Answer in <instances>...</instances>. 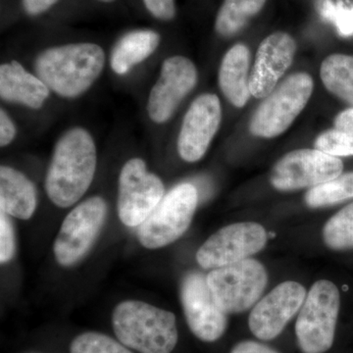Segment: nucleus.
<instances>
[{
  "mask_svg": "<svg viewBox=\"0 0 353 353\" xmlns=\"http://www.w3.org/2000/svg\"><path fill=\"white\" fill-rule=\"evenodd\" d=\"M97 148L90 132L74 128L58 139L53 152L46 190L55 205L66 208L85 194L97 170Z\"/></svg>",
  "mask_w": 353,
  "mask_h": 353,
  "instance_id": "f257e3e1",
  "label": "nucleus"
},
{
  "mask_svg": "<svg viewBox=\"0 0 353 353\" xmlns=\"http://www.w3.org/2000/svg\"><path fill=\"white\" fill-rule=\"evenodd\" d=\"M105 65V53L95 43H70L48 48L34 61L37 76L62 97H80L94 85Z\"/></svg>",
  "mask_w": 353,
  "mask_h": 353,
  "instance_id": "f03ea898",
  "label": "nucleus"
},
{
  "mask_svg": "<svg viewBox=\"0 0 353 353\" xmlns=\"http://www.w3.org/2000/svg\"><path fill=\"white\" fill-rule=\"evenodd\" d=\"M112 326L120 343L141 353H171L178 343L175 315L143 301L118 304Z\"/></svg>",
  "mask_w": 353,
  "mask_h": 353,
  "instance_id": "7ed1b4c3",
  "label": "nucleus"
},
{
  "mask_svg": "<svg viewBox=\"0 0 353 353\" xmlns=\"http://www.w3.org/2000/svg\"><path fill=\"white\" fill-rule=\"evenodd\" d=\"M341 296L331 281L312 285L296 323L297 343L303 353H325L333 345L340 312Z\"/></svg>",
  "mask_w": 353,
  "mask_h": 353,
  "instance_id": "20e7f679",
  "label": "nucleus"
},
{
  "mask_svg": "<svg viewBox=\"0 0 353 353\" xmlns=\"http://www.w3.org/2000/svg\"><path fill=\"white\" fill-rule=\"evenodd\" d=\"M313 88L312 77L307 73L288 77L259 104L250 120V132L266 139L282 134L305 108Z\"/></svg>",
  "mask_w": 353,
  "mask_h": 353,
  "instance_id": "39448f33",
  "label": "nucleus"
},
{
  "mask_svg": "<svg viewBox=\"0 0 353 353\" xmlns=\"http://www.w3.org/2000/svg\"><path fill=\"white\" fill-rule=\"evenodd\" d=\"M199 203V192L192 183L176 185L164 196L143 224L137 236L148 250L171 245L189 229Z\"/></svg>",
  "mask_w": 353,
  "mask_h": 353,
  "instance_id": "423d86ee",
  "label": "nucleus"
},
{
  "mask_svg": "<svg viewBox=\"0 0 353 353\" xmlns=\"http://www.w3.org/2000/svg\"><path fill=\"white\" fill-rule=\"evenodd\" d=\"M206 279L216 303L227 314L245 312L254 305L268 283L263 265L248 259L213 269Z\"/></svg>",
  "mask_w": 353,
  "mask_h": 353,
  "instance_id": "0eeeda50",
  "label": "nucleus"
},
{
  "mask_svg": "<svg viewBox=\"0 0 353 353\" xmlns=\"http://www.w3.org/2000/svg\"><path fill=\"white\" fill-rule=\"evenodd\" d=\"M108 216V204L101 196H92L77 205L65 218L53 245L58 263L73 266L90 252Z\"/></svg>",
  "mask_w": 353,
  "mask_h": 353,
  "instance_id": "6e6552de",
  "label": "nucleus"
},
{
  "mask_svg": "<svg viewBox=\"0 0 353 353\" xmlns=\"http://www.w3.org/2000/svg\"><path fill=\"white\" fill-rule=\"evenodd\" d=\"M161 179L150 173L141 158H132L123 166L119 176L118 214L123 224L138 227L164 197Z\"/></svg>",
  "mask_w": 353,
  "mask_h": 353,
  "instance_id": "1a4fd4ad",
  "label": "nucleus"
},
{
  "mask_svg": "<svg viewBox=\"0 0 353 353\" xmlns=\"http://www.w3.org/2000/svg\"><path fill=\"white\" fill-rule=\"evenodd\" d=\"M266 243L267 233L261 225L234 223L216 232L201 246L196 261L203 269L229 266L259 252Z\"/></svg>",
  "mask_w": 353,
  "mask_h": 353,
  "instance_id": "9d476101",
  "label": "nucleus"
},
{
  "mask_svg": "<svg viewBox=\"0 0 353 353\" xmlns=\"http://www.w3.org/2000/svg\"><path fill=\"white\" fill-rule=\"evenodd\" d=\"M343 161L318 150H297L279 160L271 174L275 189L290 192L314 188L341 175Z\"/></svg>",
  "mask_w": 353,
  "mask_h": 353,
  "instance_id": "9b49d317",
  "label": "nucleus"
},
{
  "mask_svg": "<svg viewBox=\"0 0 353 353\" xmlns=\"http://www.w3.org/2000/svg\"><path fill=\"white\" fill-rule=\"evenodd\" d=\"M181 301L190 331L205 343L219 340L226 332L227 313L216 303L208 279L199 272H190L183 279Z\"/></svg>",
  "mask_w": 353,
  "mask_h": 353,
  "instance_id": "f8f14e48",
  "label": "nucleus"
},
{
  "mask_svg": "<svg viewBox=\"0 0 353 353\" xmlns=\"http://www.w3.org/2000/svg\"><path fill=\"white\" fill-rule=\"evenodd\" d=\"M196 83V67L189 58L176 55L164 60L159 78L148 97L146 109L150 119L157 124L171 119Z\"/></svg>",
  "mask_w": 353,
  "mask_h": 353,
  "instance_id": "ddd939ff",
  "label": "nucleus"
},
{
  "mask_svg": "<svg viewBox=\"0 0 353 353\" xmlns=\"http://www.w3.org/2000/svg\"><path fill=\"white\" fill-rule=\"evenodd\" d=\"M306 296V290L299 283L289 281L278 285L250 312V331L261 341L277 338L299 312Z\"/></svg>",
  "mask_w": 353,
  "mask_h": 353,
  "instance_id": "4468645a",
  "label": "nucleus"
},
{
  "mask_svg": "<svg viewBox=\"0 0 353 353\" xmlns=\"http://www.w3.org/2000/svg\"><path fill=\"white\" fill-rule=\"evenodd\" d=\"M222 120L217 95H199L183 117L178 138V152L187 162H196L205 155Z\"/></svg>",
  "mask_w": 353,
  "mask_h": 353,
  "instance_id": "2eb2a0df",
  "label": "nucleus"
},
{
  "mask_svg": "<svg viewBox=\"0 0 353 353\" xmlns=\"http://www.w3.org/2000/svg\"><path fill=\"white\" fill-rule=\"evenodd\" d=\"M296 51V41L287 32H274L264 39L250 72V94L256 99L268 97L290 68Z\"/></svg>",
  "mask_w": 353,
  "mask_h": 353,
  "instance_id": "dca6fc26",
  "label": "nucleus"
},
{
  "mask_svg": "<svg viewBox=\"0 0 353 353\" xmlns=\"http://www.w3.org/2000/svg\"><path fill=\"white\" fill-rule=\"evenodd\" d=\"M50 94L48 85L19 62L13 60L0 66V97L3 101L39 109Z\"/></svg>",
  "mask_w": 353,
  "mask_h": 353,
  "instance_id": "f3484780",
  "label": "nucleus"
},
{
  "mask_svg": "<svg viewBox=\"0 0 353 353\" xmlns=\"http://www.w3.org/2000/svg\"><path fill=\"white\" fill-rule=\"evenodd\" d=\"M250 50L245 44L238 43L228 50L221 63V90L238 108H243L250 99Z\"/></svg>",
  "mask_w": 353,
  "mask_h": 353,
  "instance_id": "a211bd4d",
  "label": "nucleus"
},
{
  "mask_svg": "<svg viewBox=\"0 0 353 353\" xmlns=\"http://www.w3.org/2000/svg\"><path fill=\"white\" fill-rule=\"evenodd\" d=\"M37 208L34 183L21 172L8 166L0 168V210L18 219L28 220Z\"/></svg>",
  "mask_w": 353,
  "mask_h": 353,
  "instance_id": "6ab92c4d",
  "label": "nucleus"
},
{
  "mask_svg": "<svg viewBox=\"0 0 353 353\" xmlns=\"http://www.w3.org/2000/svg\"><path fill=\"white\" fill-rule=\"evenodd\" d=\"M160 36L152 30H139L123 36L111 53V68L118 75L128 72L152 57L160 43Z\"/></svg>",
  "mask_w": 353,
  "mask_h": 353,
  "instance_id": "aec40b11",
  "label": "nucleus"
},
{
  "mask_svg": "<svg viewBox=\"0 0 353 353\" xmlns=\"http://www.w3.org/2000/svg\"><path fill=\"white\" fill-rule=\"evenodd\" d=\"M320 76L329 92L353 108V55H330L322 62Z\"/></svg>",
  "mask_w": 353,
  "mask_h": 353,
  "instance_id": "412c9836",
  "label": "nucleus"
},
{
  "mask_svg": "<svg viewBox=\"0 0 353 353\" xmlns=\"http://www.w3.org/2000/svg\"><path fill=\"white\" fill-rule=\"evenodd\" d=\"M266 0H224L215 21L217 34L230 38L240 32L263 8Z\"/></svg>",
  "mask_w": 353,
  "mask_h": 353,
  "instance_id": "4be33fe9",
  "label": "nucleus"
},
{
  "mask_svg": "<svg viewBox=\"0 0 353 353\" xmlns=\"http://www.w3.org/2000/svg\"><path fill=\"white\" fill-rule=\"evenodd\" d=\"M353 199V172L341 174L334 180L311 188L306 192L305 202L311 208L334 205Z\"/></svg>",
  "mask_w": 353,
  "mask_h": 353,
  "instance_id": "5701e85b",
  "label": "nucleus"
},
{
  "mask_svg": "<svg viewBox=\"0 0 353 353\" xmlns=\"http://www.w3.org/2000/svg\"><path fill=\"white\" fill-rule=\"evenodd\" d=\"M323 239L331 250H353V202L330 218L323 229Z\"/></svg>",
  "mask_w": 353,
  "mask_h": 353,
  "instance_id": "b1692460",
  "label": "nucleus"
},
{
  "mask_svg": "<svg viewBox=\"0 0 353 353\" xmlns=\"http://www.w3.org/2000/svg\"><path fill=\"white\" fill-rule=\"evenodd\" d=\"M70 353H132L122 343L101 333L88 332L77 336L70 345Z\"/></svg>",
  "mask_w": 353,
  "mask_h": 353,
  "instance_id": "393cba45",
  "label": "nucleus"
},
{
  "mask_svg": "<svg viewBox=\"0 0 353 353\" xmlns=\"http://www.w3.org/2000/svg\"><path fill=\"white\" fill-rule=\"evenodd\" d=\"M315 148L334 157H353V134L328 130L316 139Z\"/></svg>",
  "mask_w": 353,
  "mask_h": 353,
  "instance_id": "a878e982",
  "label": "nucleus"
},
{
  "mask_svg": "<svg viewBox=\"0 0 353 353\" xmlns=\"http://www.w3.org/2000/svg\"><path fill=\"white\" fill-rule=\"evenodd\" d=\"M320 12L325 19L336 25L341 36L350 37L353 34V8H347L343 3L334 4L332 0H322Z\"/></svg>",
  "mask_w": 353,
  "mask_h": 353,
  "instance_id": "bb28decb",
  "label": "nucleus"
},
{
  "mask_svg": "<svg viewBox=\"0 0 353 353\" xmlns=\"http://www.w3.org/2000/svg\"><path fill=\"white\" fill-rule=\"evenodd\" d=\"M0 212V262L3 264L12 259L15 252V238L8 214L3 210Z\"/></svg>",
  "mask_w": 353,
  "mask_h": 353,
  "instance_id": "cd10ccee",
  "label": "nucleus"
},
{
  "mask_svg": "<svg viewBox=\"0 0 353 353\" xmlns=\"http://www.w3.org/2000/svg\"><path fill=\"white\" fill-rule=\"evenodd\" d=\"M153 17L162 21H170L176 16L175 0H143Z\"/></svg>",
  "mask_w": 353,
  "mask_h": 353,
  "instance_id": "c85d7f7f",
  "label": "nucleus"
},
{
  "mask_svg": "<svg viewBox=\"0 0 353 353\" xmlns=\"http://www.w3.org/2000/svg\"><path fill=\"white\" fill-rule=\"evenodd\" d=\"M16 128L8 114L1 109L0 111V145H8L15 138Z\"/></svg>",
  "mask_w": 353,
  "mask_h": 353,
  "instance_id": "c756f323",
  "label": "nucleus"
},
{
  "mask_svg": "<svg viewBox=\"0 0 353 353\" xmlns=\"http://www.w3.org/2000/svg\"><path fill=\"white\" fill-rule=\"evenodd\" d=\"M59 0H22L23 8L30 16H38L48 11Z\"/></svg>",
  "mask_w": 353,
  "mask_h": 353,
  "instance_id": "7c9ffc66",
  "label": "nucleus"
},
{
  "mask_svg": "<svg viewBox=\"0 0 353 353\" xmlns=\"http://www.w3.org/2000/svg\"><path fill=\"white\" fill-rule=\"evenodd\" d=\"M231 353H279L263 343L253 341H243L234 345Z\"/></svg>",
  "mask_w": 353,
  "mask_h": 353,
  "instance_id": "2f4dec72",
  "label": "nucleus"
},
{
  "mask_svg": "<svg viewBox=\"0 0 353 353\" xmlns=\"http://www.w3.org/2000/svg\"><path fill=\"white\" fill-rule=\"evenodd\" d=\"M334 129L353 134V108L339 114L334 119Z\"/></svg>",
  "mask_w": 353,
  "mask_h": 353,
  "instance_id": "473e14b6",
  "label": "nucleus"
},
{
  "mask_svg": "<svg viewBox=\"0 0 353 353\" xmlns=\"http://www.w3.org/2000/svg\"><path fill=\"white\" fill-rule=\"evenodd\" d=\"M99 1L106 2V3H110V2L115 1V0H99Z\"/></svg>",
  "mask_w": 353,
  "mask_h": 353,
  "instance_id": "72a5a7b5",
  "label": "nucleus"
}]
</instances>
